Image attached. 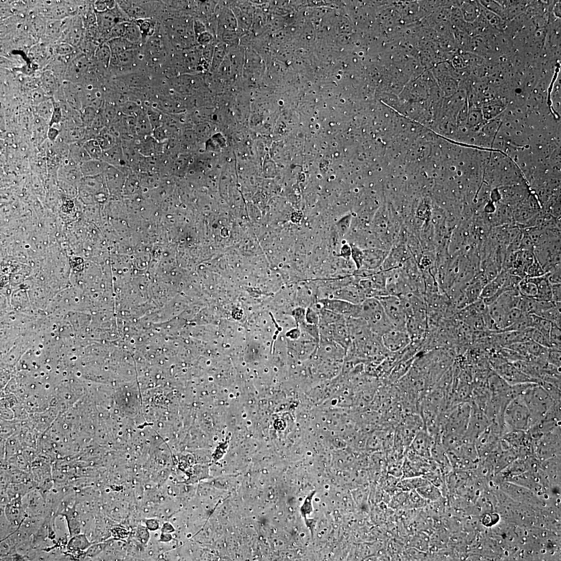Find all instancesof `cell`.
I'll return each mask as SVG.
<instances>
[{
  "instance_id": "obj_46",
  "label": "cell",
  "mask_w": 561,
  "mask_h": 561,
  "mask_svg": "<svg viewBox=\"0 0 561 561\" xmlns=\"http://www.w3.org/2000/svg\"><path fill=\"white\" fill-rule=\"evenodd\" d=\"M117 5L114 1H98L94 3V9L96 12H102L114 9Z\"/></svg>"
},
{
  "instance_id": "obj_21",
  "label": "cell",
  "mask_w": 561,
  "mask_h": 561,
  "mask_svg": "<svg viewBox=\"0 0 561 561\" xmlns=\"http://www.w3.org/2000/svg\"><path fill=\"white\" fill-rule=\"evenodd\" d=\"M64 93L66 99L69 105L73 108L81 110L83 108L82 102V90L72 82L65 84Z\"/></svg>"
},
{
  "instance_id": "obj_31",
  "label": "cell",
  "mask_w": 561,
  "mask_h": 561,
  "mask_svg": "<svg viewBox=\"0 0 561 561\" xmlns=\"http://www.w3.org/2000/svg\"><path fill=\"white\" fill-rule=\"evenodd\" d=\"M531 315L532 318V327L539 331L543 335L549 340L552 323L535 314Z\"/></svg>"
},
{
  "instance_id": "obj_15",
  "label": "cell",
  "mask_w": 561,
  "mask_h": 561,
  "mask_svg": "<svg viewBox=\"0 0 561 561\" xmlns=\"http://www.w3.org/2000/svg\"><path fill=\"white\" fill-rule=\"evenodd\" d=\"M61 167L59 172L60 181L77 186L83 178L80 165L75 163L69 157Z\"/></svg>"
},
{
  "instance_id": "obj_2",
  "label": "cell",
  "mask_w": 561,
  "mask_h": 561,
  "mask_svg": "<svg viewBox=\"0 0 561 561\" xmlns=\"http://www.w3.org/2000/svg\"><path fill=\"white\" fill-rule=\"evenodd\" d=\"M361 307L360 318L376 335L381 337L384 333L395 328L380 302L376 298H368L361 304Z\"/></svg>"
},
{
  "instance_id": "obj_3",
  "label": "cell",
  "mask_w": 561,
  "mask_h": 561,
  "mask_svg": "<svg viewBox=\"0 0 561 561\" xmlns=\"http://www.w3.org/2000/svg\"><path fill=\"white\" fill-rule=\"evenodd\" d=\"M503 420L506 433L512 430H529L530 414L522 396H518L508 403L503 412Z\"/></svg>"
},
{
  "instance_id": "obj_8",
  "label": "cell",
  "mask_w": 561,
  "mask_h": 561,
  "mask_svg": "<svg viewBox=\"0 0 561 561\" xmlns=\"http://www.w3.org/2000/svg\"><path fill=\"white\" fill-rule=\"evenodd\" d=\"M319 306L338 313L346 319L359 318L360 316L361 305H355L345 301L326 298L319 301Z\"/></svg>"
},
{
  "instance_id": "obj_24",
  "label": "cell",
  "mask_w": 561,
  "mask_h": 561,
  "mask_svg": "<svg viewBox=\"0 0 561 561\" xmlns=\"http://www.w3.org/2000/svg\"><path fill=\"white\" fill-rule=\"evenodd\" d=\"M69 157L79 165L91 160V157L86 152L83 144L78 143H74L70 145Z\"/></svg>"
},
{
  "instance_id": "obj_28",
  "label": "cell",
  "mask_w": 561,
  "mask_h": 561,
  "mask_svg": "<svg viewBox=\"0 0 561 561\" xmlns=\"http://www.w3.org/2000/svg\"><path fill=\"white\" fill-rule=\"evenodd\" d=\"M133 22L139 27L142 36L143 44H145L155 33L156 30V24L152 19L139 20Z\"/></svg>"
},
{
  "instance_id": "obj_18",
  "label": "cell",
  "mask_w": 561,
  "mask_h": 561,
  "mask_svg": "<svg viewBox=\"0 0 561 561\" xmlns=\"http://www.w3.org/2000/svg\"><path fill=\"white\" fill-rule=\"evenodd\" d=\"M535 284L537 288V295L534 299L539 301H552L551 284L546 274L536 277H526Z\"/></svg>"
},
{
  "instance_id": "obj_44",
  "label": "cell",
  "mask_w": 561,
  "mask_h": 561,
  "mask_svg": "<svg viewBox=\"0 0 561 561\" xmlns=\"http://www.w3.org/2000/svg\"><path fill=\"white\" fill-rule=\"evenodd\" d=\"M54 50L56 53L60 57H65L73 54L74 47L71 44L63 42L57 45Z\"/></svg>"
},
{
  "instance_id": "obj_32",
  "label": "cell",
  "mask_w": 561,
  "mask_h": 561,
  "mask_svg": "<svg viewBox=\"0 0 561 561\" xmlns=\"http://www.w3.org/2000/svg\"><path fill=\"white\" fill-rule=\"evenodd\" d=\"M121 156L120 149L115 146L110 149L103 151L101 160L116 167L121 164Z\"/></svg>"
},
{
  "instance_id": "obj_35",
  "label": "cell",
  "mask_w": 561,
  "mask_h": 561,
  "mask_svg": "<svg viewBox=\"0 0 561 561\" xmlns=\"http://www.w3.org/2000/svg\"><path fill=\"white\" fill-rule=\"evenodd\" d=\"M54 108V102L49 100H46L37 105L36 111L41 119L49 123Z\"/></svg>"
},
{
  "instance_id": "obj_51",
  "label": "cell",
  "mask_w": 561,
  "mask_h": 561,
  "mask_svg": "<svg viewBox=\"0 0 561 561\" xmlns=\"http://www.w3.org/2000/svg\"><path fill=\"white\" fill-rule=\"evenodd\" d=\"M552 299V301L554 303H558L561 301V290L560 284L551 285Z\"/></svg>"
},
{
  "instance_id": "obj_6",
  "label": "cell",
  "mask_w": 561,
  "mask_h": 561,
  "mask_svg": "<svg viewBox=\"0 0 561 561\" xmlns=\"http://www.w3.org/2000/svg\"><path fill=\"white\" fill-rule=\"evenodd\" d=\"M380 302L389 320L395 328L407 330V315L400 297L387 295L376 298Z\"/></svg>"
},
{
  "instance_id": "obj_37",
  "label": "cell",
  "mask_w": 561,
  "mask_h": 561,
  "mask_svg": "<svg viewBox=\"0 0 561 561\" xmlns=\"http://www.w3.org/2000/svg\"><path fill=\"white\" fill-rule=\"evenodd\" d=\"M529 327H532L531 315L525 314L521 318L513 325L504 328L500 332L504 331H519Z\"/></svg>"
},
{
  "instance_id": "obj_20",
  "label": "cell",
  "mask_w": 561,
  "mask_h": 561,
  "mask_svg": "<svg viewBox=\"0 0 561 561\" xmlns=\"http://www.w3.org/2000/svg\"><path fill=\"white\" fill-rule=\"evenodd\" d=\"M510 274L508 271L501 270L494 279L491 280L484 287L480 296V299L483 300L494 295L501 288Z\"/></svg>"
},
{
  "instance_id": "obj_43",
  "label": "cell",
  "mask_w": 561,
  "mask_h": 561,
  "mask_svg": "<svg viewBox=\"0 0 561 561\" xmlns=\"http://www.w3.org/2000/svg\"><path fill=\"white\" fill-rule=\"evenodd\" d=\"M545 272L544 271V270H543V268L535 257V259L533 262L532 263V264L528 269L527 275L526 277H539L545 275Z\"/></svg>"
},
{
  "instance_id": "obj_12",
  "label": "cell",
  "mask_w": 561,
  "mask_h": 561,
  "mask_svg": "<svg viewBox=\"0 0 561 561\" xmlns=\"http://www.w3.org/2000/svg\"><path fill=\"white\" fill-rule=\"evenodd\" d=\"M139 48L129 50L117 55H112L110 67L118 71L125 72L136 67L140 61L143 60V53Z\"/></svg>"
},
{
  "instance_id": "obj_40",
  "label": "cell",
  "mask_w": 561,
  "mask_h": 561,
  "mask_svg": "<svg viewBox=\"0 0 561 561\" xmlns=\"http://www.w3.org/2000/svg\"><path fill=\"white\" fill-rule=\"evenodd\" d=\"M64 22L59 21L50 23L46 28V36L50 38H57L63 31Z\"/></svg>"
},
{
  "instance_id": "obj_49",
  "label": "cell",
  "mask_w": 561,
  "mask_h": 561,
  "mask_svg": "<svg viewBox=\"0 0 561 561\" xmlns=\"http://www.w3.org/2000/svg\"><path fill=\"white\" fill-rule=\"evenodd\" d=\"M106 548L105 543H97L92 545L85 552V556L89 557H94L100 554Z\"/></svg>"
},
{
  "instance_id": "obj_26",
  "label": "cell",
  "mask_w": 561,
  "mask_h": 561,
  "mask_svg": "<svg viewBox=\"0 0 561 561\" xmlns=\"http://www.w3.org/2000/svg\"><path fill=\"white\" fill-rule=\"evenodd\" d=\"M461 12L464 21L467 22H473L478 18L481 13V7L477 5V3L473 2H467L462 4Z\"/></svg>"
},
{
  "instance_id": "obj_41",
  "label": "cell",
  "mask_w": 561,
  "mask_h": 561,
  "mask_svg": "<svg viewBox=\"0 0 561 561\" xmlns=\"http://www.w3.org/2000/svg\"><path fill=\"white\" fill-rule=\"evenodd\" d=\"M42 82L44 88L49 92L54 91L57 86L55 76L51 72H46L42 77Z\"/></svg>"
},
{
  "instance_id": "obj_11",
  "label": "cell",
  "mask_w": 561,
  "mask_h": 561,
  "mask_svg": "<svg viewBox=\"0 0 561 561\" xmlns=\"http://www.w3.org/2000/svg\"><path fill=\"white\" fill-rule=\"evenodd\" d=\"M384 348L390 353H397L404 350L412 342L407 330L394 328L381 336Z\"/></svg>"
},
{
  "instance_id": "obj_23",
  "label": "cell",
  "mask_w": 561,
  "mask_h": 561,
  "mask_svg": "<svg viewBox=\"0 0 561 561\" xmlns=\"http://www.w3.org/2000/svg\"><path fill=\"white\" fill-rule=\"evenodd\" d=\"M92 545V543L87 538L86 535L79 534L73 536V538L69 541L68 548L69 551L74 552L75 553H83Z\"/></svg>"
},
{
  "instance_id": "obj_14",
  "label": "cell",
  "mask_w": 561,
  "mask_h": 561,
  "mask_svg": "<svg viewBox=\"0 0 561 561\" xmlns=\"http://www.w3.org/2000/svg\"><path fill=\"white\" fill-rule=\"evenodd\" d=\"M3 511L8 520L18 529L27 516L22 497L12 499Z\"/></svg>"
},
{
  "instance_id": "obj_55",
  "label": "cell",
  "mask_w": 561,
  "mask_h": 561,
  "mask_svg": "<svg viewBox=\"0 0 561 561\" xmlns=\"http://www.w3.org/2000/svg\"><path fill=\"white\" fill-rule=\"evenodd\" d=\"M161 530L162 533H170L173 532L172 525L169 523L164 524Z\"/></svg>"
},
{
  "instance_id": "obj_9",
  "label": "cell",
  "mask_w": 561,
  "mask_h": 561,
  "mask_svg": "<svg viewBox=\"0 0 561 561\" xmlns=\"http://www.w3.org/2000/svg\"><path fill=\"white\" fill-rule=\"evenodd\" d=\"M495 372L510 384L538 381L519 370L512 362L504 361L493 366Z\"/></svg>"
},
{
  "instance_id": "obj_47",
  "label": "cell",
  "mask_w": 561,
  "mask_h": 561,
  "mask_svg": "<svg viewBox=\"0 0 561 561\" xmlns=\"http://www.w3.org/2000/svg\"><path fill=\"white\" fill-rule=\"evenodd\" d=\"M532 340L539 345L547 348H550L549 340L543 335L541 332L534 328Z\"/></svg>"
},
{
  "instance_id": "obj_7",
  "label": "cell",
  "mask_w": 561,
  "mask_h": 561,
  "mask_svg": "<svg viewBox=\"0 0 561 561\" xmlns=\"http://www.w3.org/2000/svg\"><path fill=\"white\" fill-rule=\"evenodd\" d=\"M95 13L98 31L105 36L117 24L131 21L118 4L111 10L102 12H95Z\"/></svg>"
},
{
  "instance_id": "obj_16",
  "label": "cell",
  "mask_w": 561,
  "mask_h": 561,
  "mask_svg": "<svg viewBox=\"0 0 561 561\" xmlns=\"http://www.w3.org/2000/svg\"><path fill=\"white\" fill-rule=\"evenodd\" d=\"M330 299H339L355 305H361L366 299V297L361 287L358 288L350 287L336 291L330 296Z\"/></svg>"
},
{
  "instance_id": "obj_13",
  "label": "cell",
  "mask_w": 561,
  "mask_h": 561,
  "mask_svg": "<svg viewBox=\"0 0 561 561\" xmlns=\"http://www.w3.org/2000/svg\"><path fill=\"white\" fill-rule=\"evenodd\" d=\"M434 441V438L424 428L418 432L408 448L419 457L431 459Z\"/></svg>"
},
{
  "instance_id": "obj_1",
  "label": "cell",
  "mask_w": 561,
  "mask_h": 561,
  "mask_svg": "<svg viewBox=\"0 0 561 561\" xmlns=\"http://www.w3.org/2000/svg\"><path fill=\"white\" fill-rule=\"evenodd\" d=\"M521 396L529 410L530 427L544 419L555 406L560 405L537 383H531Z\"/></svg>"
},
{
  "instance_id": "obj_19",
  "label": "cell",
  "mask_w": 561,
  "mask_h": 561,
  "mask_svg": "<svg viewBox=\"0 0 561 561\" xmlns=\"http://www.w3.org/2000/svg\"><path fill=\"white\" fill-rule=\"evenodd\" d=\"M109 165L102 160L91 159L82 164L80 169L83 177H94L106 172Z\"/></svg>"
},
{
  "instance_id": "obj_38",
  "label": "cell",
  "mask_w": 561,
  "mask_h": 561,
  "mask_svg": "<svg viewBox=\"0 0 561 561\" xmlns=\"http://www.w3.org/2000/svg\"><path fill=\"white\" fill-rule=\"evenodd\" d=\"M560 327L552 323V327L550 332L549 342L550 348L560 350Z\"/></svg>"
},
{
  "instance_id": "obj_48",
  "label": "cell",
  "mask_w": 561,
  "mask_h": 561,
  "mask_svg": "<svg viewBox=\"0 0 561 561\" xmlns=\"http://www.w3.org/2000/svg\"><path fill=\"white\" fill-rule=\"evenodd\" d=\"M54 111L53 113H52L51 120L49 123V127H53L56 125L59 124L63 117V113L61 106L57 103L54 102Z\"/></svg>"
},
{
  "instance_id": "obj_52",
  "label": "cell",
  "mask_w": 561,
  "mask_h": 561,
  "mask_svg": "<svg viewBox=\"0 0 561 561\" xmlns=\"http://www.w3.org/2000/svg\"><path fill=\"white\" fill-rule=\"evenodd\" d=\"M210 35L206 31L201 34L200 36L197 37L198 42L202 45L208 44L210 42Z\"/></svg>"
},
{
  "instance_id": "obj_10",
  "label": "cell",
  "mask_w": 561,
  "mask_h": 561,
  "mask_svg": "<svg viewBox=\"0 0 561 561\" xmlns=\"http://www.w3.org/2000/svg\"><path fill=\"white\" fill-rule=\"evenodd\" d=\"M152 3L150 2L124 1L117 3L119 7L124 11L131 21L152 19L154 11Z\"/></svg>"
},
{
  "instance_id": "obj_22",
  "label": "cell",
  "mask_w": 561,
  "mask_h": 561,
  "mask_svg": "<svg viewBox=\"0 0 561 561\" xmlns=\"http://www.w3.org/2000/svg\"><path fill=\"white\" fill-rule=\"evenodd\" d=\"M106 43L109 46L112 55H117L129 50L140 48V45L132 43L123 38L114 39Z\"/></svg>"
},
{
  "instance_id": "obj_50",
  "label": "cell",
  "mask_w": 561,
  "mask_h": 561,
  "mask_svg": "<svg viewBox=\"0 0 561 561\" xmlns=\"http://www.w3.org/2000/svg\"><path fill=\"white\" fill-rule=\"evenodd\" d=\"M546 274L551 285L560 284V267L546 273Z\"/></svg>"
},
{
  "instance_id": "obj_5",
  "label": "cell",
  "mask_w": 561,
  "mask_h": 561,
  "mask_svg": "<svg viewBox=\"0 0 561 561\" xmlns=\"http://www.w3.org/2000/svg\"><path fill=\"white\" fill-rule=\"evenodd\" d=\"M156 31L145 43L143 56L147 67L157 69L161 68L169 60L170 51L162 35Z\"/></svg>"
},
{
  "instance_id": "obj_34",
  "label": "cell",
  "mask_w": 561,
  "mask_h": 561,
  "mask_svg": "<svg viewBox=\"0 0 561 561\" xmlns=\"http://www.w3.org/2000/svg\"><path fill=\"white\" fill-rule=\"evenodd\" d=\"M518 289L520 294L524 297L534 299L537 295V288L536 285L530 282L527 278L521 279Z\"/></svg>"
},
{
  "instance_id": "obj_53",
  "label": "cell",
  "mask_w": 561,
  "mask_h": 561,
  "mask_svg": "<svg viewBox=\"0 0 561 561\" xmlns=\"http://www.w3.org/2000/svg\"><path fill=\"white\" fill-rule=\"evenodd\" d=\"M59 135V132L57 128L53 127H49L48 132H47V136L51 141H54V140H56Z\"/></svg>"
},
{
  "instance_id": "obj_45",
  "label": "cell",
  "mask_w": 561,
  "mask_h": 561,
  "mask_svg": "<svg viewBox=\"0 0 561 561\" xmlns=\"http://www.w3.org/2000/svg\"><path fill=\"white\" fill-rule=\"evenodd\" d=\"M548 362L555 366L560 367V350L549 348L547 356Z\"/></svg>"
},
{
  "instance_id": "obj_36",
  "label": "cell",
  "mask_w": 561,
  "mask_h": 561,
  "mask_svg": "<svg viewBox=\"0 0 561 561\" xmlns=\"http://www.w3.org/2000/svg\"><path fill=\"white\" fill-rule=\"evenodd\" d=\"M525 313L518 308H513L508 311L504 315L500 325V332L502 330L509 327L521 318Z\"/></svg>"
},
{
  "instance_id": "obj_27",
  "label": "cell",
  "mask_w": 561,
  "mask_h": 561,
  "mask_svg": "<svg viewBox=\"0 0 561 561\" xmlns=\"http://www.w3.org/2000/svg\"><path fill=\"white\" fill-rule=\"evenodd\" d=\"M111 57L110 48L106 42L99 46L95 51L96 61L104 68L110 67Z\"/></svg>"
},
{
  "instance_id": "obj_29",
  "label": "cell",
  "mask_w": 561,
  "mask_h": 561,
  "mask_svg": "<svg viewBox=\"0 0 561 561\" xmlns=\"http://www.w3.org/2000/svg\"><path fill=\"white\" fill-rule=\"evenodd\" d=\"M123 38L135 44L139 45L143 44L141 32L139 27L133 21L126 22L125 32Z\"/></svg>"
},
{
  "instance_id": "obj_4",
  "label": "cell",
  "mask_w": 561,
  "mask_h": 561,
  "mask_svg": "<svg viewBox=\"0 0 561 561\" xmlns=\"http://www.w3.org/2000/svg\"><path fill=\"white\" fill-rule=\"evenodd\" d=\"M164 30L168 40L177 48H189L195 43L196 35L194 24L191 25L187 20L169 18L164 21Z\"/></svg>"
},
{
  "instance_id": "obj_30",
  "label": "cell",
  "mask_w": 561,
  "mask_h": 561,
  "mask_svg": "<svg viewBox=\"0 0 561 561\" xmlns=\"http://www.w3.org/2000/svg\"><path fill=\"white\" fill-rule=\"evenodd\" d=\"M555 306L542 312L538 316L545 319L560 327V302L554 303Z\"/></svg>"
},
{
  "instance_id": "obj_39",
  "label": "cell",
  "mask_w": 561,
  "mask_h": 561,
  "mask_svg": "<svg viewBox=\"0 0 561 561\" xmlns=\"http://www.w3.org/2000/svg\"><path fill=\"white\" fill-rule=\"evenodd\" d=\"M96 117L95 108L91 107H83L81 110V122L85 126H90L93 123Z\"/></svg>"
},
{
  "instance_id": "obj_33",
  "label": "cell",
  "mask_w": 561,
  "mask_h": 561,
  "mask_svg": "<svg viewBox=\"0 0 561 561\" xmlns=\"http://www.w3.org/2000/svg\"><path fill=\"white\" fill-rule=\"evenodd\" d=\"M83 145L91 159L101 160L103 150L97 139L87 140Z\"/></svg>"
},
{
  "instance_id": "obj_25",
  "label": "cell",
  "mask_w": 561,
  "mask_h": 561,
  "mask_svg": "<svg viewBox=\"0 0 561 561\" xmlns=\"http://www.w3.org/2000/svg\"><path fill=\"white\" fill-rule=\"evenodd\" d=\"M415 490L421 496L426 500L436 501L441 496L439 488L432 484L429 481Z\"/></svg>"
},
{
  "instance_id": "obj_42",
  "label": "cell",
  "mask_w": 561,
  "mask_h": 561,
  "mask_svg": "<svg viewBox=\"0 0 561 561\" xmlns=\"http://www.w3.org/2000/svg\"><path fill=\"white\" fill-rule=\"evenodd\" d=\"M97 140L103 151L110 149L115 146L114 138L108 133L101 134Z\"/></svg>"
},
{
  "instance_id": "obj_54",
  "label": "cell",
  "mask_w": 561,
  "mask_h": 561,
  "mask_svg": "<svg viewBox=\"0 0 561 561\" xmlns=\"http://www.w3.org/2000/svg\"><path fill=\"white\" fill-rule=\"evenodd\" d=\"M146 525L148 529L151 531H155L158 529L159 527L158 522L154 519L148 520L146 522Z\"/></svg>"
},
{
  "instance_id": "obj_56",
  "label": "cell",
  "mask_w": 561,
  "mask_h": 561,
  "mask_svg": "<svg viewBox=\"0 0 561 561\" xmlns=\"http://www.w3.org/2000/svg\"><path fill=\"white\" fill-rule=\"evenodd\" d=\"M170 533H162L160 537V540L163 541H170L171 539Z\"/></svg>"
},
{
  "instance_id": "obj_17",
  "label": "cell",
  "mask_w": 561,
  "mask_h": 561,
  "mask_svg": "<svg viewBox=\"0 0 561 561\" xmlns=\"http://www.w3.org/2000/svg\"><path fill=\"white\" fill-rule=\"evenodd\" d=\"M88 69V63L85 56L77 57L70 62L67 70L66 76L68 80L73 82L80 80Z\"/></svg>"
}]
</instances>
